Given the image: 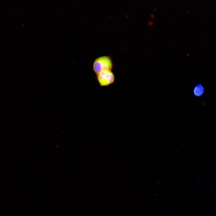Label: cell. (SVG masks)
I'll return each mask as SVG.
<instances>
[{
  "mask_svg": "<svg viewBox=\"0 0 216 216\" xmlns=\"http://www.w3.org/2000/svg\"><path fill=\"white\" fill-rule=\"evenodd\" d=\"M113 65L112 61L109 56H103L94 60L93 68L94 73L97 74L104 70H112Z\"/></svg>",
  "mask_w": 216,
  "mask_h": 216,
  "instance_id": "1",
  "label": "cell"
},
{
  "mask_svg": "<svg viewBox=\"0 0 216 216\" xmlns=\"http://www.w3.org/2000/svg\"><path fill=\"white\" fill-rule=\"evenodd\" d=\"M205 89L204 86L201 84H196L193 89V93L194 95L197 97L202 96L204 93Z\"/></svg>",
  "mask_w": 216,
  "mask_h": 216,
  "instance_id": "3",
  "label": "cell"
},
{
  "mask_svg": "<svg viewBox=\"0 0 216 216\" xmlns=\"http://www.w3.org/2000/svg\"><path fill=\"white\" fill-rule=\"evenodd\" d=\"M96 75L97 80L101 87L108 86L114 82L115 76L111 70H104Z\"/></svg>",
  "mask_w": 216,
  "mask_h": 216,
  "instance_id": "2",
  "label": "cell"
}]
</instances>
